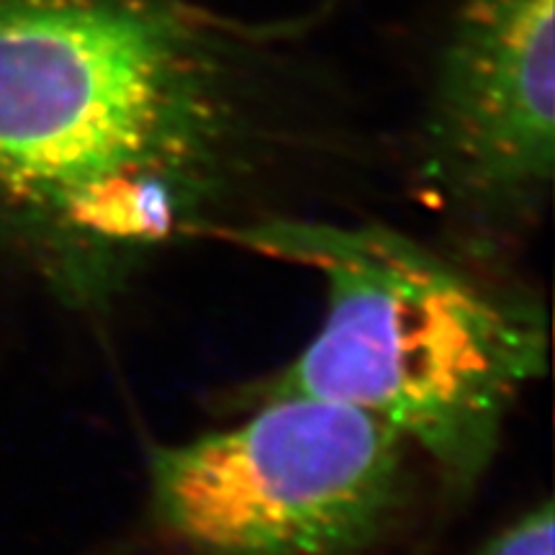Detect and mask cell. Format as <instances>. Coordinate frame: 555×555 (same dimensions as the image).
<instances>
[{"instance_id": "obj_1", "label": "cell", "mask_w": 555, "mask_h": 555, "mask_svg": "<svg viewBox=\"0 0 555 555\" xmlns=\"http://www.w3.org/2000/svg\"><path fill=\"white\" fill-rule=\"evenodd\" d=\"M270 150L229 47L176 0H0V232L73 307L214 237Z\"/></svg>"}, {"instance_id": "obj_2", "label": "cell", "mask_w": 555, "mask_h": 555, "mask_svg": "<svg viewBox=\"0 0 555 555\" xmlns=\"http://www.w3.org/2000/svg\"><path fill=\"white\" fill-rule=\"evenodd\" d=\"M214 237L311 270L327 296L317 335L253 401L296 393L363 409L425 455L450 494L474 489L547 365L535 296L384 224L275 217Z\"/></svg>"}, {"instance_id": "obj_3", "label": "cell", "mask_w": 555, "mask_h": 555, "mask_svg": "<svg viewBox=\"0 0 555 555\" xmlns=\"http://www.w3.org/2000/svg\"><path fill=\"white\" fill-rule=\"evenodd\" d=\"M240 425L163 446L147 509L180 555H371L401 515L409 448L378 416L268 397Z\"/></svg>"}, {"instance_id": "obj_4", "label": "cell", "mask_w": 555, "mask_h": 555, "mask_svg": "<svg viewBox=\"0 0 555 555\" xmlns=\"http://www.w3.org/2000/svg\"><path fill=\"white\" fill-rule=\"evenodd\" d=\"M555 0H466L433 90L420 189L474 249L535 224L555 168Z\"/></svg>"}, {"instance_id": "obj_5", "label": "cell", "mask_w": 555, "mask_h": 555, "mask_svg": "<svg viewBox=\"0 0 555 555\" xmlns=\"http://www.w3.org/2000/svg\"><path fill=\"white\" fill-rule=\"evenodd\" d=\"M555 515L551 499L527 509L517 522L491 538L478 555H555Z\"/></svg>"}]
</instances>
